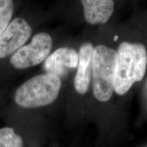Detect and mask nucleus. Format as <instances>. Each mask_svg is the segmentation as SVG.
<instances>
[{"mask_svg": "<svg viewBox=\"0 0 147 147\" xmlns=\"http://www.w3.org/2000/svg\"><path fill=\"white\" fill-rule=\"evenodd\" d=\"M94 47L90 42L82 44L78 52V63L74 78V87L80 94H84L89 89L91 82L92 57Z\"/></svg>", "mask_w": 147, "mask_h": 147, "instance_id": "nucleus-7", "label": "nucleus"}, {"mask_svg": "<svg viewBox=\"0 0 147 147\" xmlns=\"http://www.w3.org/2000/svg\"><path fill=\"white\" fill-rule=\"evenodd\" d=\"M53 47L51 36L47 33H38L29 45L23 46L11 57L10 61L14 68H29L42 63L49 56Z\"/></svg>", "mask_w": 147, "mask_h": 147, "instance_id": "nucleus-4", "label": "nucleus"}, {"mask_svg": "<svg viewBox=\"0 0 147 147\" xmlns=\"http://www.w3.org/2000/svg\"><path fill=\"white\" fill-rule=\"evenodd\" d=\"M78 63V53L71 48L57 49L46 59L43 67L47 73L61 77L65 76L69 69L76 68Z\"/></svg>", "mask_w": 147, "mask_h": 147, "instance_id": "nucleus-6", "label": "nucleus"}, {"mask_svg": "<svg viewBox=\"0 0 147 147\" xmlns=\"http://www.w3.org/2000/svg\"><path fill=\"white\" fill-rule=\"evenodd\" d=\"M61 80L57 75L46 73L29 79L16 89L14 101L21 107L34 108L49 105L57 98Z\"/></svg>", "mask_w": 147, "mask_h": 147, "instance_id": "nucleus-2", "label": "nucleus"}, {"mask_svg": "<svg viewBox=\"0 0 147 147\" xmlns=\"http://www.w3.org/2000/svg\"><path fill=\"white\" fill-rule=\"evenodd\" d=\"M117 51L104 45L94 48L92 57L93 95L100 102H107L115 91Z\"/></svg>", "mask_w": 147, "mask_h": 147, "instance_id": "nucleus-3", "label": "nucleus"}, {"mask_svg": "<svg viewBox=\"0 0 147 147\" xmlns=\"http://www.w3.org/2000/svg\"><path fill=\"white\" fill-rule=\"evenodd\" d=\"M118 39V36H116L115 38V40H117Z\"/></svg>", "mask_w": 147, "mask_h": 147, "instance_id": "nucleus-11", "label": "nucleus"}, {"mask_svg": "<svg viewBox=\"0 0 147 147\" xmlns=\"http://www.w3.org/2000/svg\"><path fill=\"white\" fill-rule=\"evenodd\" d=\"M147 67V51L144 45L123 42L117 51L115 91L125 94L136 82L144 78Z\"/></svg>", "mask_w": 147, "mask_h": 147, "instance_id": "nucleus-1", "label": "nucleus"}, {"mask_svg": "<svg viewBox=\"0 0 147 147\" xmlns=\"http://www.w3.org/2000/svg\"><path fill=\"white\" fill-rule=\"evenodd\" d=\"M22 138L15 134L13 128L0 129V147H23Z\"/></svg>", "mask_w": 147, "mask_h": 147, "instance_id": "nucleus-9", "label": "nucleus"}, {"mask_svg": "<svg viewBox=\"0 0 147 147\" xmlns=\"http://www.w3.org/2000/svg\"><path fill=\"white\" fill-rule=\"evenodd\" d=\"M13 10L12 0H0V36L10 24Z\"/></svg>", "mask_w": 147, "mask_h": 147, "instance_id": "nucleus-10", "label": "nucleus"}, {"mask_svg": "<svg viewBox=\"0 0 147 147\" xmlns=\"http://www.w3.org/2000/svg\"><path fill=\"white\" fill-rule=\"evenodd\" d=\"M29 24L22 18H16L0 36V59L7 57L23 47L32 35Z\"/></svg>", "mask_w": 147, "mask_h": 147, "instance_id": "nucleus-5", "label": "nucleus"}, {"mask_svg": "<svg viewBox=\"0 0 147 147\" xmlns=\"http://www.w3.org/2000/svg\"><path fill=\"white\" fill-rule=\"evenodd\" d=\"M86 21L102 25L108 21L115 10L114 0H80Z\"/></svg>", "mask_w": 147, "mask_h": 147, "instance_id": "nucleus-8", "label": "nucleus"}]
</instances>
